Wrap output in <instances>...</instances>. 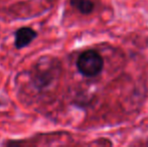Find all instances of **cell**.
Returning a JSON list of instances; mask_svg holds the SVG:
<instances>
[{
  "mask_svg": "<svg viewBox=\"0 0 148 147\" xmlns=\"http://www.w3.org/2000/svg\"><path fill=\"white\" fill-rule=\"evenodd\" d=\"M77 69L79 73L86 78H95L104 69V59L95 49H87L79 55L77 59Z\"/></svg>",
  "mask_w": 148,
  "mask_h": 147,
  "instance_id": "1",
  "label": "cell"
},
{
  "mask_svg": "<svg viewBox=\"0 0 148 147\" xmlns=\"http://www.w3.org/2000/svg\"><path fill=\"white\" fill-rule=\"evenodd\" d=\"M37 36V32L31 27H20L14 34V45L17 49L29 45Z\"/></svg>",
  "mask_w": 148,
  "mask_h": 147,
  "instance_id": "2",
  "label": "cell"
},
{
  "mask_svg": "<svg viewBox=\"0 0 148 147\" xmlns=\"http://www.w3.org/2000/svg\"><path fill=\"white\" fill-rule=\"evenodd\" d=\"M70 3L80 13L85 15L91 14L95 9V3L92 0H70Z\"/></svg>",
  "mask_w": 148,
  "mask_h": 147,
  "instance_id": "3",
  "label": "cell"
}]
</instances>
